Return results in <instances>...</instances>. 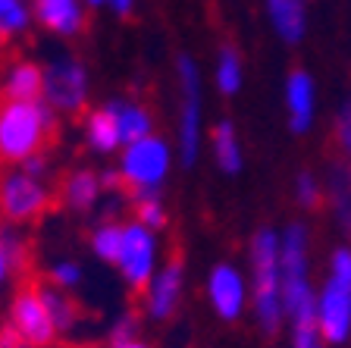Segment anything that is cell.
<instances>
[{
    "label": "cell",
    "mask_w": 351,
    "mask_h": 348,
    "mask_svg": "<svg viewBox=\"0 0 351 348\" xmlns=\"http://www.w3.org/2000/svg\"><path fill=\"white\" fill-rule=\"evenodd\" d=\"M57 113H79L88 101V73L73 57H53L44 66V97Z\"/></svg>",
    "instance_id": "cell-10"
},
{
    "label": "cell",
    "mask_w": 351,
    "mask_h": 348,
    "mask_svg": "<svg viewBox=\"0 0 351 348\" xmlns=\"http://www.w3.org/2000/svg\"><path fill=\"white\" fill-rule=\"evenodd\" d=\"M117 270L123 273L129 289H138V292L147 289L154 273L160 270L157 267V232L151 226L138 223V220L125 223L123 254H119V261H117Z\"/></svg>",
    "instance_id": "cell-9"
},
{
    "label": "cell",
    "mask_w": 351,
    "mask_h": 348,
    "mask_svg": "<svg viewBox=\"0 0 351 348\" xmlns=\"http://www.w3.org/2000/svg\"><path fill=\"white\" fill-rule=\"evenodd\" d=\"M88 7H104V3H107V0H85Z\"/></svg>",
    "instance_id": "cell-37"
},
{
    "label": "cell",
    "mask_w": 351,
    "mask_h": 348,
    "mask_svg": "<svg viewBox=\"0 0 351 348\" xmlns=\"http://www.w3.org/2000/svg\"><path fill=\"white\" fill-rule=\"evenodd\" d=\"M135 220L151 226L154 232L163 229V223H167V207H163V201H160V192H138V195H135Z\"/></svg>",
    "instance_id": "cell-28"
},
{
    "label": "cell",
    "mask_w": 351,
    "mask_h": 348,
    "mask_svg": "<svg viewBox=\"0 0 351 348\" xmlns=\"http://www.w3.org/2000/svg\"><path fill=\"white\" fill-rule=\"evenodd\" d=\"M135 339V314H119L113 320V329H110V342L113 345H123V342Z\"/></svg>",
    "instance_id": "cell-32"
},
{
    "label": "cell",
    "mask_w": 351,
    "mask_h": 348,
    "mask_svg": "<svg viewBox=\"0 0 351 348\" xmlns=\"http://www.w3.org/2000/svg\"><path fill=\"white\" fill-rule=\"evenodd\" d=\"M25 264H29V245L22 239V232L13 223H3L0 226V289L16 273H22Z\"/></svg>",
    "instance_id": "cell-21"
},
{
    "label": "cell",
    "mask_w": 351,
    "mask_h": 348,
    "mask_svg": "<svg viewBox=\"0 0 351 348\" xmlns=\"http://www.w3.org/2000/svg\"><path fill=\"white\" fill-rule=\"evenodd\" d=\"M32 10L25 0H0V41H10V38L22 35L29 29Z\"/></svg>",
    "instance_id": "cell-26"
},
{
    "label": "cell",
    "mask_w": 351,
    "mask_h": 348,
    "mask_svg": "<svg viewBox=\"0 0 351 348\" xmlns=\"http://www.w3.org/2000/svg\"><path fill=\"white\" fill-rule=\"evenodd\" d=\"M176 76H179V91H182V110H179V129H176V157L182 167H195L197 154H201V116H204V104H201V69L197 63L182 54L176 60Z\"/></svg>",
    "instance_id": "cell-5"
},
{
    "label": "cell",
    "mask_w": 351,
    "mask_h": 348,
    "mask_svg": "<svg viewBox=\"0 0 351 348\" xmlns=\"http://www.w3.org/2000/svg\"><path fill=\"white\" fill-rule=\"evenodd\" d=\"M213 82H217L219 95H239L241 91V82H245V63H241V54L235 51L232 44L219 47L217 54V66H213Z\"/></svg>",
    "instance_id": "cell-23"
},
{
    "label": "cell",
    "mask_w": 351,
    "mask_h": 348,
    "mask_svg": "<svg viewBox=\"0 0 351 348\" xmlns=\"http://www.w3.org/2000/svg\"><path fill=\"white\" fill-rule=\"evenodd\" d=\"M113 348H147V345L138 342V339H132V342H123V345H113Z\"/></svg>",
    "instance_id": "cell-36"
},
{
    "label": "cell",
    "mask_w": 351,
    "mask_h": 348,
    "mask_svg": "<svg viewBox=\"0 0 351 348\" xmlns=\"http://www.w3.org/2000/svg\"><path fill=\"white\" fill-rule=\"evenodd\" d=\"M0 95L7 101H41L44 97V66L32 60H13L3 69Z\"/></svg>",
    "instance_id": "cell-16"
},
{
    "label": "cell",
    "mask_w": 351,
    "mask_h": 348,
    "mask_svg": "<svg viewBox=\"0 0 351 348\" xmlns=\"http://www.w3.org/2000/svg\"><path fill=\"white\" fill-rule=\"evenodd\" d=\"M113 116L119 123V135H123V145H132V141H141V138L154 135V119L141 104L135 101H107Z\"/></svg>",
    "instance_id": "cell-22"
},
{
    "label": "cell",
    "mask_w": 351,
    "mask_h": 348,
    "mask_svg": "<svg viewBox=\"0 0 351 348\" xmlns=\"http://www.w3.org/2000/svg\"><path fill=\"white\" fill-rule=\"evenodd\" d=\"M182 286H185V276H182V264L179 261H169L163 264L154 279L147 283L145 289V311L147 317L154 320H167L176 314L179 301H182Z\"/></svg>",
    "instance_id": "cell-14"
},
{
    "label": "cell",
    "mask_w": 351,
    "mask_h": 348,
    "mask_svg": "<svg viewBox=\"0 0 351 348\" xmlns=\"http://www.w3.org/2000/svg\"><path fill=\"white\" fill-rule=\"evenodd\" d=\"M207 298L217 317L239 320L248 308V283L235 264H217L207 276Z\"/></svg>",
    "instance_id": "cell-11"
},
{
    "label": "cell",
    "mask_w": 351,
    "mask_h": 348,
    "mask_svg": "<svg viewBox=\"0 0 351 348\" xmlns=\"http://www.w3.org/2000/svg\"><path fill=\"white\" fill-rule=\"evenodd\" d=\"M0 348H35L29 342H22L10 327H0Z\"/></svg>",
    "instance_id": "cell-34"
},
{
    "label": "cell",
    "mask_w": 351,
    "mask_h": 348,
    "mask_svg": "<svg viewBox=\"0 0 351 348\" xmlns=\"http://www.w3.org/2000/svg\"><path fill=\"white\" fill-rule=\"evenodd\" d=\"M323 207L329 211L336 229L351 242V160H332L323 176Z\"/></svg>",
    "instance_id": "cell-13"
},
{
    "label": "cell",
    "mask_w": 351,
    "mask_h": 348,
    "mask_svg": "<svg viewBox=\"0 0 351 348\" xmlns=\"http://www.w3.org/2000/svg\"><path fill=\"white\" fill-rule=\"evenodd\" d=\"M295 201H298L301 211H317V207H323V179L314 173V170H301L298 176H295Z\"/></svg>",
    "instance_id": "cell-27"
},
{
    "label": "cell",
    "mask_w": 351,
    "mask_h": 348,
    "mask_svg": "<svg viewBox=\"0 0 351 348\" xmlns=\"http://www.w3.org/2000/svg\"><path fill=\"white\" fill-rule=\"evenodd\" d=\"M47 283L60 286V289H75L82 283V267L75 261H53L51 270H47Z\"/></svg>",
    "instance_id": "cell-30"
},
{
    "label": "cell",
    "mask_w": 351,
    "mask_h": 348,
    "mask_svg": "<svg viewBox=\"0 0 351 348\" xmlns=\"http://www.w3.org/2000/svg\"><path fill=\"white\" fill-rule=\"evenodd\" d=\"M104 195H107V192H104V179L95 170H75V173H69L63 179V185H60L63 204L69 211H82V213L95 211Z\"/></svg>",
    "instance_id": "cell-18"
},
{
    "label": "cell",
    "mask_w": 351,
    "mask_h": 348,
    "mask_svg": "<svg viewBox=\"0 0 351 348\" xmlns=\"http://www.w3.org/2000/svg\"><path fill=\"white\" fill-rule=\"evenodd\" d=\"M107 7L117 16H129L132 10H135V0H107Z\"/></svg>",
    "instance_id": "cell-35"
},
{
    "label": "cell",
    "mask_w": 351,
    "mask_h": 348,
    "mask_svg": "<svg viewBox=\"0 0 351 348\" xmlns=\"http://www.w3.org/2000/svg\"><path fill=\"white\" fill-rule=\"evenodd\" d=\"M7 327L13 329L22 342H29V345H35V348H51L60 336L57 320L51 317L38 286H22L13 295L10 311H7Z\"/></svg>",
    "instance_id": "cell-8"
},
{
    "label": "cell",
    "mask_w": 351,
    "mask_h": 348,
    "mask_svg": "<svg viewBox=\"0 0 351 348\" xmlns=\"http://www.w3.org/2000/svg\"><path fill=\"white\" fill-rule=\"evenodd\" d=\"M279 264L289 323H314L317 286L311 276V229L304 223H289L279 232Z\"/></svg>",
    "instance_id": "cell-3"
},
{
    "label": "cell",
    "mask_w": 351,
    "mask_h": 348,
    "mask_svg": "<svg viewBox=\"0 0 351 348\" xmlns=\"http://www.w3.org/2000/svg\"><path fill=\"white\" fill-rule=\"evenodd\" d=\"M251 311L267 336L279 333L285 317L282 264H279V232L257 229L251 239Z\"/></svg>",
    "instance_id": "cell-1"
},
{
    "label": "cell",
    "mask_w": 351,
    "mask_h": 348,
    "mask_svg": "<svg viewBox=\"0 0 351 348\" xmlns=\"http://www.w3.org/2000/svg\"><path fill=\"white\" fill-rule=\"evenodd\" d=\"M123 235H125V223L104 220V223L95 226V232H91V251H95L101 261L117 267L119 254H123Z\"/></svg>",
    "instance_id": "cell-25"
},
{
    "label": "cell",
    "mask_w": 351,
    "mask_h": 348,
    "mask_svg": "<svg viewBox=\"0 0 351 348\" xmlns=\"http://www.w3.org/2000/svg\"><path fill=\"white\" fill-rule=\"evenodd\" d=\"M38 289H41V298H44V305H47V311H51V317L57 320L60 333H66V329H73L79 323V311H75V301L69 298V292L53 283H44Z\"/></svg>",
    "instance_id": "cell-24"
},
{
    "label": "cell",
    "mask_w": 351,
    "mask_h": 348,
    "mask_svg": "<svg viewBox=\"0 0 351 348\" xmlns=\"http://www.w3.org/2000/svg\"><path fill=\"white\" fill-rule=\"evenodd\" d=\"M173 163V151L163 138L147 135L141 141H132L123 148V160H119V176H123L125 189L138 192H160L163 179Z\"/></svg>",
    "instance_id": "cell-6"
},
{
    "label": "cell",
    "mask_w": 351,
    "mask_h": 348,
    "mask_svg": "<svg viewBox=\"0 0 351 348\" xmlns=\"http://www.w3.org/2000/svg\"><path fill=\"white\" fill-rule=\"evenodd\" d=\"M85 0H32V16L47 32L73 38L85 25Z\"/></svg>",
    "instance_id": "cell-15"
},
{
    "label": "cell",
    "mask_w": 351,
    "mask_h": 348,
    "mask_svg": "<svg viewBox=\"0 0 351 348\" xmlns=\"http://www.w3.org/2000/svg\"><path fill=\"white\" fill-rule=\"evenodd\" d=\"M314 323L326 345H345L351 339V242L336 245L326 261V276L317 286Z\"/></svg>",
    "instance_id": "cell-4"
},
{
    "label": "cell",
    "mask_w": 351,
    "mask_h": 348,
    "mask_svg": "<svg viewBox=\"0 0 351 348\" xmlns=\"http://www.w3.org/2000/svg\"><path fill=\"white\" fill-rule=\"evenodd\" d=\"M332 145H336L339 157L351 160V91L339 104L336 119H332Z\"/></svg>",
    "instance_id": "cell-29"
},
{
    "label": "cell",
    "mask_w": 351,
    "mask_h": 348,
    "mask_svg": "<svg viewBox=\"0 0 351 348\" xmlns=\"http://www.w3.org/2000/svg\"><path fill=\"white\" fill-rule=\"evenodd\" d=\"M285 116L295 135H307L317 123V82L307 69H292L285 79Z\"/></svg>",
    "instance_id": "cell-12"
},
{
    "label": "cell",
    "mask_w": 351,
    "mask_h": 348,
    "mask_svg": "<svg viewBox=\"0 0 351 348\" xmlns=\"http://www.w3.org/2000/svg\"><path fill=\"white\" fill-rule=\"evenodd\" d=\"M51 207V189L22 167L0 173V217L13 226L32 223Z\"/></svg>",
    "instance_id": "cell-7"
},
{
    "label": "cell",
    "mask_w": 351,
    "mask_h": 348,
    "mask_svg": "<svg viewBox=\"0 0 351 348\" xmlns=\"http://www.w3.org/2000/svg\"><path fill=\"white\" fill-rule=\"evenodd\" d=\"M3 69H7V66H0V85H3Z\"/></svg>",
    "instance_id": "cell-38"
},
{
    "label": "cell",
    "mask_w": 351,
    "mask_h": 348,
    "mask_svg": "<svg viewBox=\"0 0 351 348\" xmlns=\"http://www.w3.org/2000/svg\"><path fill=\"white\" fill-rule=\"evenodd\" d=\"M57 129V110L47 101H3L0 104V163H25L44 154Z\"/></svg>",
    "instance_id": "cell-2"
},
{
    "label": "cell",
    "mask_w": 351,
    "mask_h": 348,
    "mask_svg": "<svg viewBox=\"0 0 351 348\" xmlns=\"http://www.w3.org/2000/svg\"><path fill=\"white\" fill-rule=\"evenodd\" d=\"M267 19L279 41L301 44L307 35V0H267Z\"/></svg>",
    "instance_id": "cell-17"
},
{
    "label": "cell",
    "mask_w": 351,
    "mask_h": 348,
    "mask_svg": "<svg viewBox=\"0 0 351 348\" xmlns=\"http://www.w3.org/2000/svg\"><path fill=\"white\" fill-rule=\"evenodd\" d=\"M210 148H213V160L217 167L223 170L226 176L241 173L245 167V154H241V141H239V132H235L232 119H219L210 132Z\"/></svg>",
    "instance_id": "cell-20"
},
{
    "label": "cell",
    "mask_w": 351,
    "mask_h": 348,
    "mask_svg": "<svg viewBox=\"0 0 351 348\" xmlns=\"http://www.w3.org/2000/svg\"><path fill=\"white\" fill-rule=\"evenodd\" d=\"M292 327V348H332L320 336L317 323H289Z\"/></svg>",
    "instance_id": "cell-31"
},
{
    "label": "cell",
    "mask_w": 351,
    "mask_h": 348,
    "mask_svg": "<svg viewBox=\"0 0 351 348\" xmlns=\"http://www.w3.org/2000/svg\"><path fill=\"white\" fill-rule=\"evenodd\" d=\"M25 173H32V176H38V179H44L47 176V154H35V157H29L25 163H19Z\"/></svg>",
    "instance_id": "cell-33"
},
{
    "label": "cell",
    "mask_w": 351,
    "mask_h": 348,
    "mask_svg": "<svg viewBox=\"0 0 351 348\" xmlns=\"http://www.w3.org/2000/svg\"><path fill=\"white\" fill-rule=\"evenodd\" d=\"M85 141L95 154H113L119 148H125L123 135H119V123H117V116H113V110H110V104H104L97 110H88Z\"/></svg>",
    "instance_id": "cell-19"
}]
</instances>
